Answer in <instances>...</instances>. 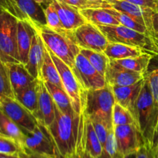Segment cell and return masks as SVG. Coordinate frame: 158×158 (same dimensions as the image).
<instances>
[{
  "mask_svg": "<svg viewBox=\"0 0 158 158\" xmlns=\"http://www.w3.org/2000/svg\"><path fill=\"white\" fill-rule=\"evenodd\" d=\"M47 128L61 158L72 157L78 142L80 114H63L55 104V118Z\"/></svg>",
  "mask_w": 158,
  "mask_h": 158,
  "instance_id": "1",
  "label": "cell"
},
{
  "mask_svg": "<svg viewBox=\"0 0 158 158\" xmlns=\"http://www.w3.org/2000/svg\"><path fill=\"white\" fill-rule=\"evenodd\" d=\"M136 121L144 143L154 150L158 139V105L146 79L137 102Z\"/></svg>",
  "mask_w": 158,
  "mask_h": 158,
  "instance_id": "2",
  "label": "cell"
},
{
  "mask_svg": "<svg viewBox=\"0 0 158 158\" xmlns=\"http://www.w3.org/2000/svg\"><path fill=\"white\" fill-rule=\"evenodd\" d=\"M115 103L112 86L106 84L100 89L86 91L82 109L89 118L100 120L111 130L114 129L113 109Z\"/></svg>",
  "mask_w": 158,
  "mask_h": 158,
  "instance_id": "3",
  "label": "cell"
},
{
  "mask_svg": "<svg viewBox=\"0 0 158 158\" xmlns=\"http://www.w3.org/2000/svg\"><path fill=\"white\" fill-rule=\"evenodd\" d=\"M110 43L141 48L148 53L158 55V39L152 34L142 33L122 25L98 26Z\"/></svg>",
  "mask_w": 158,
  "mask_h": 158,
  "instance_id": "4",
  "label": "cell"
},
{
  "mask_svg": "<svg viewBox=\"0 0 158 158\" xmlns=\"http://www.w3.org/2000/svg\"><path fill=\"white\" fill-rule=\"evenodd\" d=\"M36 29L46 47L72 69L76 57L80 52V48L73 37V32L60 33L46 25L40 26Z\"/></svg>",
  "mask_w": 158,
  "mask_h": 158,
  "instance_id": "5",
  "label": "cell"
},
{
  "mask_svg": "<svg viewBox=\"0 0 158 158\" xmlns=\"http://www.w3.org/2000/svg\"><path fill=\"white\" fill-rule=\"evenodd\" d=\"M18 20L9 12L0 13V59L5 63H20L17 47Z\"/></svg>",
  "mask_w": 158,
  "mask_h": 158,
  "instance_id": "6",
  "label": "cell"
},
{
  "mask_svg": "<svg viewBox=\"0 0 158 158\" xmlns=\"http://www.w3.org/2000/svg\"><path fill=\"white\" fill-rule=\"evenodd\" d=\"M23 151L44 154L52 158H61L49 130L39 122L32 132L25 133Z\"/></svg>",
  "mask_w": 158,
  "mask_h": 158,
  "instance_id": "7",
  "label": "cell"
},
{
  "mask_svg": "<svg viewBox=\"0 0 158 158\" xmlns=\"http://www.w3.org/2000/svg\"><path fill=\"white\" fill-rule=\"evenodd\" d=\"M48 51L50 53L51 57L58 69L63 87L70 98L74 110L77 114H80L83 106L86 91L83 90L75 75L73 73L72 69L63 60L58 58L55 54L52 53L50 50L48 49Z\"/></svg>",
  "mask_w": 158,
  "mask_h": 158,
  "instance_id": "8",
  "label": "cell"
},
{
  "mask_svg": "<svg viewBox=\"0 0 158 158\" xmlns=\"http://www.w3.org/2000/svg\"><path fill=\"white\" fill-rule=\"evenodd\" d=\"M72 71L83 90H94L104 87L106 85L105 77L80 52L76 57Z\"/></svg>",
  "mask_w": 158,
  "mask_h": 158,
  "instance_id": "9",
  "label": "cell"
},
{
  "mask_svg": "<svg viewBox=\"0 0 158 158\" xmlns=\"http://www.w3.org/2000/svg\"><path fill=\"white\" fill-rule=\"evenodd\" d=\"M73 37L80 48L97 52H104L109 43L100 29L87 22L73 32Z\"/></svg>",
  "mask_w": 158,
  "mask_h": 158,
  "instance_id": "10",
  "label": "cell"
},
{
  "mask_svg": "<svg viewBox=\"0 0 158 158\" xmlns=\"http://www.w3.org/2000/svg\"><path fill=\"white\" fill-rule=\"evenodd\" d=\"M0 109L17 123L24 133L33 131L39 123L33 114L15 98H5L0 102Z\"/></svg>",
  "mask_w": 158,
  "mask_h": 158,
  "instance_id": "11",
  "label": "cell"
},
{
  "mask_svg": "<svg viewBox=\"0 0 158 158\" xmlns=\"http://www.w3.org/2000/svg\"><path fill=\"white\" fill-rule=\"evenodd\" d=\"M117 148L123 157L137 153L144 143L141 133L135 125H120L114 127Z\"/></svg>",
  "mask_w": 158,
  "mask_h": 158,
  "instance_id": "12",
  "label": "cell"
},
{
  "mask_svg": "<svg viewBox=\"0 0 158 158\" xmlns=\"http://www.w3.org/2000/svg\"><path fill=\"white\" fill-rule=\"evenodd\" d=\"M12 2L19 20L29 22L35 29L46 25L44 8L35 0H12Z\"/></svg>",
  "mask_w": 158,
  "mask_h": 158,
  "instance_id": "13",
  "label": "cell"
},
{
  "mask_svg": "<svg viewBox=\"0 0 158 158\" xmlns=\"http://www.w3.org/2000/svg\"><path fill=\"white\" fill-rule=\"evenodd\" d=\"M106 84L111 86H124L133 85L145 77L143 74L123 67L114 60H110L105 73Z\"/></svg>",
  "mask_w": 158,
  "mask_h": 158,
  "instance_id": "14",
  "label": "cell"
},
{
  "mask_svg": "<svg viewBox=\"0 0 158 158\" xmlns=\"http://www.w3.org/2000/svg\"><path fill=\"white\" fill-rule=\"evenodd\" d=\"M145 81L143 80L133 85L124 86H112L116 103L127 109L136 120V108L138 97Z\"/></svg>",
  "mask_w": 158,
  "mask_h": 158,
  "instance_id": "15",
  "label": "cell"
},
{
  "mask_svg": "<svg viewBox=\"0 0 158 158\" xmlns=\"http://www.w3.org/2000/svg\"><path fill=\"white\" fill-rule=\"evenodd\" d=\"M37 86L39 109L36 119L40 123L48 127L55 118V103L43 80L38 79Z\"/></svg>",
  "mask_w": 158,
  "mask_h": 158,
  "instance_id": "16",
  "label": "cell"
},
{
  "mask_svg": "<svg viewBox=\"0 0 158 158\" xmlns=\"http://www.w3.org/2000/svg\"><path fill=\"white\" fill-rule=\"evenodd\" d=\"M110 8L123 12L137 21L140 24L146 26L151 31V19L155 11L142 7L125 0H117L110 5ZM153 34V33H152Z\"/></svg>",
  "mask_w": 158,
  "mask_h": 158,
  "instance_id": "17",
  "label": "cell"
},
{
  "mask_svg": "<svg viewBox=\"0 0 158 158\" xmlns=\"http://www.w3.org/2000/svg\"><path fill=\"white\" fill-rule=\"evenodd\" d=\"M54 7L58 13L63 27L68 32H73L80 26L86 23L80 9L66 4L60 0H54Z\"/></svg>",
  "mask_w": 158,
  "mask_h": 158,
  "instance_id": "18",
  "label": "cell"
},
{
  "mask_svg": "<svg viewBox=\"0 0 158 158\" xmlns=\"http://www.w3.org/2000/svg\"><path fill=\"white\" fill-rule=\"evenodd\" d=\"M45 46L43 39L36 29V32L32 39V45L28 56V61L25 65L29 73L35 79L41 80L42 67L45 55Z\"/></svg>",
  "mask_w": 158,
  "mask_h": 158,
  "instance_id": "19",
  "label": "cell"
},
{
  "mask_svg": "<svg viewBox=\"0 0 158 158\" xmlns=\"http://www.w3.org/2000/svg\"><path fill=\"white\" fill-rule=\"evenodd\" d=\"M36 29L30 23L24 20H18L17 26V47L20 63L26 64L32 45V39Z\"/></svg>",
  "mask_w": 158,
  "mask_h": 158,
  "instance_id": "20",
  "label": "cell"
},
{
  "mask_svg": "<svg viewBox=\"0 0 158 158\" xmlns=\"http://www.w3.org/2000/svg\"><path fill=\"white\" fill-rule=\"evenodd\" d=\"M6 64L14 95L27 87L36 80L29 73L23 63H9Z\"/></svg>",
  "mask_w": 158,
  "mask_h": 158,
  "instance_id": "21",
  "label": "cell"
},
{
  "mask_svg": "<svg viewBox=\"0 0 158 158\" xmlns=\"http://www.w3.org/2000/svg\"><path fill=\"white\" fill-rule=\"evenodd\" d=\"M0 134L15 140L23 149L25 136H26L24 131L17 123L11 120L1 109H0Z\"/></svg>",
  "mask_w": 158,
  "mask_h": 158,
  "instance_id": "22",
  "label": "cell"
},
{
  "mask_svg": "<svg viewBox=\"0 0 158 158\" xmlns=\"http://www.w3.org/2000/svg\"><path fill=\"white\" fill-rule=\"evenodd\" d=\"M80 12L87 23L97 26L120 25V23L103 8L80 9Z\"/></svg>",
  "mask_w": 158,
  "mask_h": 158,
  "instance_id": "23",
  "label": "cell"
},
{
  "mask_svg": "<svg viewBox=\"0 0 158 158\" xmlns=\"http://www.w3.org/2000/svg\"><path fill=\"white\" fill-rule=\"evenodd\" d=\"M145 52L143 49L139 47L128 46L122 43H110L109 42L104 53L110 60H122V59L129 58V57L138 56Z\"/></svg>",
  "mask_w": 158,
  "mask_h": 158,
  "instance_id": "24",
  "label": "cell"
},
{
  "mask_svg": "<svg viewBox=\"0 0 158 158\" xmlns=\"http://www.w3.org/2000/svg\"><path fill=\"white\" fill-rule=\"evenodd\" d=\"M38 79L15 95V98L36 118L38 114Z\"/></svg>",
  "mask_w": 158,
  "mask_h": 158,
  "instance_id": "25",
  "label": "cell"
},
{
  "mask_svg": "<svg viewBox=\"0 0 158 158\" xmlns=\"http://www.w3.org/2000/svg\"><path fill=\"white\" fill-rule=\"evenodd\" d=\"M48 91L52 96L56 106L61 112L66 114H76L69 95L63 88L59 87L49 82H44Z\"/></svg>",
  "mask_w": 158,
  "mask_h": 158,
  "instance_id": "26",
  "label": "cell"
},
{
  "mask_svg": "<svg viewBox=\"0 0 158 158\" xmlns=\"http://www.w3.org/2000/svg\"><path fill=\"white\" fill-rule=\"evenodd\" d=\"M154 56L153 54L148 53V52H143L138 56L129 57V58L114 60V61L123 67L140 73L145 76L151 59Z\"/></svg>",
  "mask_w": 158,
  "mask_h": 158,
  "instance_id": "27",
  "label": "cell"
},
{
  "mask_svg": "<svg viewBox=\"0 0 158 158\" xmlns=\"http://www.w3.org/2000/svg\"><path fill=\"white\" fill-rule=\"evenodd\" d=\"M41 80L44 82H49L59 87L64 89L58 69L46 47L45 49L44 60H43V67H42Z\"/></svg>",
  "mask_w": 158,
  "mask_h": 158,
  "instance_id": "28",
  "label": "cell"
},
{
  "mask_svg": "<svg viewBox=\"0 0 158 158\" xmlns=\"http://www.w3.org/2000/svg\"><path fill=\"white\" fill-rule=\"evenodd\" d=\"M80 53L84 56L88 61L91 63V65L102 76L104 77L106 69L110 63V60L108 58L104 52H97V51L80 48Z\"/></svg>",
  "mask_w": 158,
  "mask_h": 158,
  "instance_id": "29",
  "label": "cell"
},
{
  "mask_svg": "<svg viewBox=\"0 0 158 158\" xmlns=\"http://www.w3.org/2000/svg\"><path fill=\"white\" fill-rule=\"evenodd\" d=\"M106 9L107 10V12H109L110 13L111 15L120 23V25H122V26H126V27L130 28V29H134V30L137 31V32H142V33L152 34V32L149 30V29H148V27H146V26H143V25L137 23V21L133 19L131 17H130L129 15H127V14L120 12V11L117 10V9H113V8H107V9Z\"/></svg>",
  "mask_w": 158,
  "mask_h": 158,
  "instance_id": "30",
  "label": "cell"
},
{
  "mask_svg": "<svg viewBox=\"0 0 158 158\" xmlns=\"http://www.w3.org/2000/svg\"><path fill=\"white\" fill-rule=\"evenodd\" d=\"M145 79L158 105V55H154L151 59L148 71L145 73Z\"/></svg>",
  "mask_w": 158,
  "mask_h": 158,
  "instance_id": "31",
  "label": "cell"
},
{
  "mask_svg": "<svg viewBox=\"0 0 158 158\" xmlns=\"http://www.w3.org/2000/svg\"><path fill=\"white\" fill-rule=\"evenodd\" d=\"M113 125L114 127L120 125H135L137 127V121L132 114L117 103H115L113 109Z\"/></svg>",
  "mask_w": 158,
  "mask_h": 158,
  "instance_id": "32",
  "label": "cell"
},
{
  "mask_svg": "<svg viewBox=\"0 0 158 158\" xmlns=\"http://www.w3.org/2000/svg\"><path fill=\"white\" fill-rule=\"evenodd\" d=\"M7 97L15 98V95L9 80L7 66L0 59V102Z\"/></svg>",
  "mask_w": 158,
  "mask_h": 158,
  "instance_id": "33",
  "label": "cell"
},
{
  "mask_svg": "<svg viewBox=\"0 0 158 158\" xmlns=\"http://www.w3.org/2000/svg\"><path fill=\"white\" fill-rule=\"evenodd\" d=\"M44 12L46 20V26L48 27H49L52 30L56 31V32H60V33L72 32L66 31L65 28L63 27V24H62L61 21L60 19V17L58 15V13H57L52 3L48 6L47 7L45 8Z\"/></svg>",
  "mask_w": 158,
  "mask_h": 158,
  "instance_id": "34",
  "label": "cell"
},
{
  "mask_svg": "<svg viewBox=\"0 0 158 158\" xmlns=\"http://www.w3.org/2000/svg\"><path fill=\"white\" fill-rule=\"evenodd\" d=\"M117 148L114 129L109 131L106 143L103 146L102 153L98 158H123Z\"/></svg>",
  "mask_w": 158,
  "mask_h": 158,
  "instance_id": "35",
  "label": "cell"
},
{
  "mask_svg": "<svg viewBox=\"0 0 158 158\" xmlns=\"http://www.w3.org/2000/svg\"><path fill=\"white\" fill-rule=\"evenodd\" d=\"M23 151L21 147L12 139L0 134V153L6 154H18Z\"/></svg>",
  "mask_w": 158,
  "mask_h": 158,
  "instance_id": "36",
  "label": "cell"
},
{
  "mask_svg": "<svg viewBox=\"0 0 158 158\" xmlns=\"http://www.w3.org/2000/svg\"><path fill=\"white\" fill-rule=\"evenodd\" d=\"M91 123H92L93 126H94V130L96 131V134H97V137H98L99 140H100V143H101L102 146L104 145V143H106V138H107L108 134H109V131L110 130H109L107 128V127L104 124L103 121H101L100 120L98 119H90Z\"/></svg>",
  "mask_w": 158,
  "mask_h": 158,
  "instance_id": "37",
  "label": "cell"
},
{
  "mask_svg": "<svg viewBox=\"0 0 158 158\" xmlns=\"http://www.w3.org/2000/svg\"><path fill=\"white\" fill-rule=\"evenodd\" d=\"M64 2L66 4L75 7L78 9H97L100 8L96 6L94 3L90 2L88 0H60Z\"/></svg>",
  "mask_w": 158,
  "mask_h": 158,
  "instance_id": "38",
  "label": "cell"
},
{
  "mask_svg": "<svg viewBox=\"0 0 158 158\" xmlns=\"http://www.w3.org/2000/svg\"><path fill=\"white\" fill-rule=\"evenodd\" d=\"M136 158H156L154 151L149 145L143 143L137 152Z\"/></svg>",
  "mask_w": 158,
  "mask_h": 158,
  "instance_id": "39",
  "label": "cell"
},
{
  "mask_svg": "<svg viewBox=\"0 0 158 158\" xmlns=\"http://www.w3.org/2000/svg\"><path fill=\"white\" fill-rule=\"evenodd\" d=\"M142 7L151 9L154 11L158 10V0H125Z\"/></svg>",
  "mask_w": 158,
  "mask_h": 158,
  "instance_id": "40",
  "label": "cell"
},
{
  "mask_svg": "<svg viewBox=\"0 0 158 158\" xmlns=\"http://www.w3.org/2000/svg\"><path fill=\"white\" fill-rule=\"evenodd\" d=\"M4 12H9L16 18V11L12 0H0V13Z\"/></svg>",
  "mask_w": 158,
  "mask_h": 158,
  "instance_id": "41",
  "label": "cell"
},
{
  "mask_svg": "<svg viewBox=\"0 0 158 158\" xmlns=\"http://www.w3.org/2000/svg\"><path fill=\"white\" fill-rule=\"evenodd\" d=\"M73 158H95L93 157L85 148L84 146H78L76 149L75 153L73 155Z\"/></svg>",
  "mask_w": 158,
  "mask_h": 158,
  "instance_id": "42",
  "label": "cell"
},
{
  "mask_svg": "<svg viewBox=\"0 0 158 158\" xmlns=\"http://www.w3.org/2000/svg\"><path fill=\"white\" fill-rule=\"evenodd\" d=\"M19 158H52L44 154H37V153L29 152L26 151H21L18 154Z\"/></svg>",
  "mask_w": 158,
  "mask_h": 158,
  "instance_id": "43",
  "label": "cell"
},
{
  "mask_svg": "<svg viewBox=\"0 0 158 158\" xmlns=\"http://www.w3.org/2000/svg\"><path fill=\"white\" fill-rule=\"evenodd\" d=\"M151 31L156 38L158 39V10L156 11L151 19Z\"/></svg>",
  "mask_w": 158,
  "mask_h": 158,
  "instance_id": "44",
  "label": "cell"
},
{
  "mask_svg": "<svg viewBox=\"0 0 158 158\" xmlns=\"http://www.w3.org/2000/svg\"><path fill=\"white\" fill-rule=\"evenodd\" d=\"M90 2L94 3L96 6H99L100 8H103V9H107V8H110V5L109 3L106 2L103 0H88Z\"/></svg>",
  "mask_w": 158,
  "mask_h": 158,
  "instance_id": "45",
  "label": "cell"
},
{
  "mask_svg": "<svg viewBox=\"0 0 158 158\" xmlns=\"http://www.w3.org/2000/svg\"><path fill=\"white\" fill-rule=\"evenodd\" d=\"M36 2H38L39 4L41 5L43 8H46L48 6H49L50 4H52L54 0H35Z\"/></svg>",
  "mask_w": 158,
  "mask_h": 158,
  "instance_id": "46",
  "label": "cell"
},
{
  "mask_svg": "<svg viewBox=\"0 0 158 158\" xmlns=\"http://www.w3.org/2000/svg\"><path fill=\"white\" fill-rule=\"evenodd\" d=\"M0 158H19L18 154H6L0 153Z\"/></svg>",
  "mask_w": 158,
  "mask_h": 158,
  "instance_id": "47",
  "label": "cell"
},
{
  "mask_svg": "<svg viewBox=\"0 0 158 158\" xmlns=\"http://www.w3.org/2000/svg\"><path fill=\"white\" fill-rule=\"evenodd\" d=\"M136 157H137V153H133V154L124 156L123 158H136Z\"/></svg>",
  "mask_w": 158,
  "mask_h": 158,
  "instance_id": "48",
  "label": "cell"
},
{
  "mask_svg": "<svg viewBox=\"0 0 158 158\" xmlns=\"http://www.w3.org/2000/svg\"><path fill=\"white\" fill-rule=\"evenodd\" d=\"M154 154H155V157L158 158V139H157V143H156V146L154 148Z\"/></svg>",
  "mask_w": 158,
  "mask_h": 158,
  "instance_id": "49",
  "label": "cell"
},
{
  "mask_svg": "<svg viewBox=\"0 0 158 158\" xmlns=\"http://www.w3.org/2000/svg\"><path fill=\"white\" fill-rule=\"evenodd\" d=\"M103 1H105V2H106L109 3L110 5H111V4H112V3H114V2L117 1V0H103Z\"/></svg>",
  "mask_w": 158,
  "mask_h": 158,
  "instance_id": "50",
  "label": "cell"
},
{
  "mask_svg": "<svg viewBox=\"0 0 158 158\" xmlns=\"http://www.w3.org/2000/svg\"><path fill=\"white\" fill-rule=\"evenodd\" d=\"M69 158H73V156H72V157H69Z\"/></svg>",
  "mask_w": 158,
  "mask_h": 158,
  "instance_id": "51",
  "label": "cell"
}]
</instances>
